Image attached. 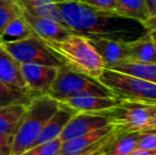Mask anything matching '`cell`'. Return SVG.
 <instances>
[{
  "mask_svg": "<svg viewBox=\"0 0 156 155\" xmlns=\"http://www.w3.org/2000/svg\"><path fill=\"white\" fill-rule=\"evenodd\" d=\"M61 147H62V140L58 137L53 140L34 146L20 155H58Z\"/></svg>",
  "mask_w": 156,
  "mask_h": 155,
  "instance_id": "d4e9b609",
  "label": "cell"
},
{
  "mask_svg": "<svg viewBox=\"0 0 156 155\" xmlns=\"http://www.w3.org/2000/svg\"><path fill=\"white\" fill-rule=\"evenodd\" d=\"M23 12L33 16L53 19L63 25L64 20L56 2L53 0H16Z\"/></svg>",
  "mask_w": 156,
  "mask_h": 155,
  "instance_id": "ac0fdd59",
  "label": "cell"
},
{
  "mask_svg": "<svg viewBox=\"0 0 156 155\" xmlns=\"http://www.w3.org/2000/svg\"><path fill=\"white\" fill-rule=\"evenodd\" d=\"M47 95L58 102L84 95L113 96L98 80L74 71L65 64L58 68L56 77Z\"/></svg>",
  "mask_w": 156,
  "mask_h": 155,
  "instance_id": "5b68a950",
  "label": "cell"
},
{
  "mask_svg": "<svg viewBox=\"0 0 156 155\" xmlns=\"http://www.w3.org/2000/svg\"><path fill=\"white\" fill-rule=\"evenodd\" d=\"M150 33L151 37H152V41L154 43V46H155V49H156V30H152V31H149Z\"/></svg>",
  "mask_w": 156,
  "mask_h": 155,
  "instance_id": "836d02e7",
  "label": "cell"
},
{
  "mask_svg": "<svg viewBox=\"0 0 156 155\" xmlns=\"http://www.w3.org/2000/svg\"><path fill=\"white\" fill-rule=\"evenodd\" d=\"M56 4L66 27L86 37L129 41L148 32L140 21L121 16L116 11L94 8L79 0Z\"/></svg>",
  "mask_w": 156,
  "mask_h": 155,
  "instance_id": "6da1fadb",
  "label": "cell"
},
{
  "mask_svg": "<svg viewBox=\"0 0 156 155\" xmlns=\"http://www.w3.org/2000/svg\"><path fill=\"white\" fill-rule=\"evenodd\" d=\"M98 81L120 100L156 104V83L105 68Z\"/></svg>",
  "mask_w": 156,
  "mask_h": 155,
  "instance_id": "277c9868",
  "label": "cell"
},
{
  "mask_svg": "<svg viewBox=\"0 0 156 155\" xmlns=\"http://www.w3.org/2000/svg\"><path fill=\"white\" fill-rule=\"evenodd\" d=\"M112 131H113V128L109 124L105 128L89 132L82 136H78L67 141H63L58 155H79L83 153L89 148L97 145L104 137H106Z\"/></svg>",
  "mask_w": 156,
  "mask_h": 155,
  "instance_id": "5bb4252c",
  "label": "cell"
},
{
  "mask_svg": "<svg viewBox=\"0 0 156 155\" xmlns=\"http://www.w3.org/2000/svg\"><path fill=\"white\" fill-rule=\"evenodd\" d=\"M115 11L126 18L144 23L149 18L146 0H117Z\"/></svg>",
  "mask_w": 156,
  "mask_h": 155,
  "instance_id": "ffe728a7",
  "label": "cell"
},
{
  "mask_svg": "<svg viewBox=\"0 0 156 155\" xmlns=\"http://www.w3.org/2000/svg\"><path fill=\"white\" fill-rule=\"evenodd\" d=\"M58 68L39 64H20L23 80L29 91L34 95H47L56 77Z\"/></svg>",
  "mask_w": 156,
  "mask_h": 155,
  "instance_id": "9c48e42d",
  "label": "cell"
},
{
  "mask_svg": "<svg viewBox=\"0 0 156 155\" xmlns=\"http://www.w3.org/2000/svg\"><path fill=\"white\" fill-rule=\"evenodd\" d=\"M118 135L119 134L117 131L113 129V131L106 137H104L102 140L99 141L97 145H94V147L89 148L88 150L79 155H109V148H111L112 143H114V140L117 138Z\"/></svg>",
  "mask_w": 156,
  "mask_h": 155,
  "instance_id": "484cf974",
  "label": "cell"
},
{
  "mask_svg": "<svg viewBox=\"0 0 156 155\" xmlns=\"http://www.w3.org/2000/svg\"><path fill=\"white\" fill-rule=\"evenodd\" d=\"M137 148L138 149L153 150V151H156V132L155 131H148V132L138 133Z\"/></svg>",
  "mask_w": 156,
  "mask_h": 155,
  "instance_id": "4316f807",
  "label": "cell"
},
{
  "mask_svg": "<svg viewBox=\"0 0 156 155\" xmlns=\"http://www.w3.org/2000/svg\"><path fill=\"white\" fill-rule=\"evenodd\" d=\"M34 96L36 95L30 91L23 90L20 88L0 82V108L15 104L28 105Z\"/></svg>",
  "mask_w": 156,
  "mask_h": 155,
  "instance_id": "44dd1931",
  "label": "cell"
},
{
  "mask_svg": "<svg viewBox=\"0 0 156 155\" xmlns=\"http://www.w3.org/2000/svg\"><path fill=\"white\" fill-rule=\"evenodd\" d=\"M32 35H34L32 29L26 21L25 17L20 16L11 21L8 27L4 29L0 37V43H12V41H21Z\"/></svg>",
  "mask_w": 156,
  "mask_h": 155,
  "instance_id": "7402d4cb",
  "label": "cell"
},
{
  "mask_svg": "<svg viewBox=\"0 0 156 155\" xmlns=\"http://www.w3.org/2000/svg\"><path fill=\"white\" fill-rule=\"evenodd\" d=\"M0 82L29 91L21 73L20 64L16 62L1 45H0Z\"/></svg>",
  "mask_w": 156,
  "mask_h": 155,
  "instance_id": "9a60e30c",
  "label": "cell"
},
{
  "mask_svg": "<svg viewBox=\"0 0 156 155\" xmlns=\"http://www.w3.org/2000/svg\"><path fill=\"white\" fill-rule=\"evenodd\" d=\"M142 25H144V27L146 28L147 31L156 30V16L148 18L144 23H142Z\"/></svg>",
  "mask_w": 156,
  "mask_h": 155,
  "instance_id": "1f68e13d",
  "label": "cell"
},
{
  "mask_svg": "<svg viewBox=\"0 0 156 155\" xmlns=\"http://www.w3.org/2000/svg\"><path fill=\"white\" fill-rule=\"evenodd\" d=\"M54 2H56V3H58V2H66V1H74V0H53Z\"/></svg>",
  "mask_w": 156,
  "mask_h": 155,
  "instance_id": "e575fe53",
  "label": "cell"
},
{
  "mask_svg": "<svg viewBox=\"0 0 156 155\" xmlns=\"http://www.w3.org/2000/svg\"><path fill=\"white\" fill-rule=\"evenodd\" d=\"M76 112L82 113H112L120 103V99L114 96L84 95L72 97L62 101Z\"/></svg>",
  "mask_w": 156,
  "mask_h": 155,
  "instance_id": "30bf717a",
  "label": "cell"
},
{
  "mask_svg": "<svg viewBox=\"0 0 156 155\" xmlns=\"http://www.w3.org/2000/svg\"><path fill=\"white\" fill-rule=\"evenodd\" d=\"M138 133L118 135L109 148V155H131L137 148Z\"/></svg>",
  "mask_w": 156,
  "mask_h": 155,
  "instance_id": "cb8c5ba5",
  "label": "cell"
},
{
  "mask_svg": "<svg viewBox=\"0 0 156 155\" xmlns=\"http://www.w3.org/2000/svg\"><path fill=\"white\" fill-rule=\"evenodd\" d=\"M109 69L156 83V63H140L126 60L117 63L109 67Z\"/></svg>",
  "mask_w": 156,
  "mask_h": 155,
  "instance_id": "d6986e66",
  "label": "cell"
},
{
  "mask_svg": "<svg viewBox=\"0 0 156 155\" xmlns=\"http://www.w3.org/2000/svg\"><path fill=\"white\" fill-rule=\"evenodd\" d=\"M85 4L94 6V8L102 9V10H109L115 11L116 9V1L117 0H79Z\"/></svg>",
  "mask_w": 156,
  "mask_h": 155,
  "instance_id": "83f0119b",
  "label": "cell"
},
{
  "mask_svg": "<svg viewBox=\"0 0 156 155\" xmlns=\"http://www.w3.org/2000/svg\"><path fill=\"white\" fill-rule=\"evenodd\" d=\"M74 71L98 80L105 69L101 56L86 36L72 33L62 41H43Z\"/></svg>",
  "mask_w": 156,
  "mask_h": 155,
  "instance_id": "7a4b0ae2",
  "label": "cell"
},
{
  "mask_svg": "<svg viewBox=\"0 0 156 155\" xmlns=\"http://www.w3.org/2000/svg\"><path fill=\"white\" fill-rule=\"evenodd\" d=\"M23 16L32 29L33 33L43 41H62L73 33L65 25L53 19L33 16L26 12H23Z\"/></svg>",
  "mask_w": 156,
  "mask_h": 155,
  "instance_id": "8fae6325",
  "label": "cell"
},
{
  "mask_svg": "<svg viewBox=\"0 0 156 155\" xmlns=\"http://www.w3.org/2000/svg\"><path fill=\"white\" fill-rule=\"evenodd\" d=\"M27 106L15 104L0 108V135L13 143V138L26 114Z\"/></svg>",
  "mask_w": 156,
  "mask_h": 155,
  "instance_id": "e0dca14e",
  "label": "cell"
},
{
  "mask_svg": "<svg viewBox=\"0 0 156 155\" xmlns=\"http://www.w3.org/2000/svg\"><path fill=\"white\" fill-rule=\"evenodd\" d=\"M109 123L118 134L148 132L151 123V111L148 103L120 100L109 114Z\"/></svg>",
  "mask_w": 156,
  "mask_h": 155,
  "instance_id": "8992f818",
  "label": "cell"
},
{
  "mask_svg": "<svg viewBox=\"0 0 156 155\" xmlns=\"http://www.w3.org/2000/svg\"><path fill=\"white\" fill-rule=\"evenodd\" d=\"M126 48L129 52V61L156 63V49L149 31L139 37L126 41Z\"/></svg>",
  "mask_w": 156,
  "mask_h": 155,
  "instance_id": "2e32d148",
  "label": "cell"
},
{
  "mask_svg": "<svg viewBox=\"0 0 156 155\" xmlns=\"http://www.w3.org/2000/svg\"><path fill=\"white\" fill-rule=\"evenodd\" d=\"M109 114L76 112L64 128L60 139L63 143L109 125Z\"/></svg>",
  "mask_w": 156,
  "mask_h": 155,
  "instance_id": "ba28073f",
  "label": "cell"
},
{
  "mask_svg": "<svg viewBox=\"0 0 156 155\" xmlns=\"http://www.w3.org/2000/svg\"><path fill=\"white\" fill-rule=\"evenodd\" d=\"M23 14V9L16 0H0V37L9 23Z\"/></svg>",
  "mask_w": 156,
  "mask_h": 155,
  "instance_id": "603a6c76",
  "label": "cell"
},
{
  "mask_svg": "<svg viewBox=\"0 0 156 155\" xmlns=\"http://www.w3.org/2000/svg\"><path fill=\"white\" fill-rule=\"evenodd\" d=\"M146 5L149 13V16L150 17L156 16V0H146Z\"/></svg>",
  "mask_w": 156,
  "mask_h": 155,
  "instance_id": "4dcf8cb0",
  "label": "cell"
},
{
  "mask_svg": "<svg viewBox=\"0 0 156 155\" xmlns=\"http://www.w3.org/2000/svg\"><path fill=\"white\" fill-rule=\"evenodd\" d=\"M0 155H12V141L0 135Z\"/></svg>",
  "mask_w": 156,
  "mask_h": 155,
  "instance_id": "f1b7e54d",
  "label": "cell"
},
{
  "mask_svg": "<svg viewBox=\"0 0 156 155\" xmlns=\"http://www.w3.org/2000/svg\"><path fill=\"white\" fill-rule=\"evenodd\" d=\"M76 113V112L73 108L66 105L65 103L60 102L58 110L54 112V114L52 115L51 118L46 123L45 128L41 131L38 139L36 140L35 146L58 138L61 133L63 132L64 128L66 126V124L68 123L70 118L73 116Z\"/></svg>",
  "mask_w": 156,
  "mask_h": 155,
  "instance_id": "4fadbf2b",
  "label": "cell"
},
{
  "mask_svg": "<svg viewBox=\"0 0 156 155\" xmlns=\"http://www.w3.org/2000/svg\"><path fill=\"white\" fill-rule=\"evenodd\" d=\"M149 107L151 111V123L149 131H155L156 132V104H149Z\"/></svg>",
  "mask_w": 156,
  "mask_h": 155,
  "instance_id": "f546056e",
  "label": "cell"
},
{
  "mask_svg": "<svg viewBox=\"0 0 156 155\" xmlns=\"http://www.w3.org/2000/svg\"><path fill=\"white\" fill-rule=\"evenodd\" d=\"M93 44L94 49L101 56L105 68L114 66L115 64L129 60V52L126 41L103 37H87Z\"/></svg>",
  "mask_w": 156,
  "mask_h": 155,
  "instance_id": "7c38bea8",
  "label": "cell"
},
{
  "mask_svg": "<svg viewBox=\"0 0 156 155\" xmlns=\"http://www.w3.org/2000/svg\"><path fill=\"white\" fill-rule=\"evenodd\" d=\"M0 45L19 64H39L54 67H60L64 64L62 60L45 45L43 39L35 34L21 41L0 43Z\"/></svg>",
  "mask_w": 156,
  "mask_h": 155,
  "instance_id": "52a82bcc",
  "label": "cell"
},
{
  "mask_svg": "<svg viewBox=\"0 0 156 155\" xmlns=\"http://www.w3.org/2000/svg\"><path fill=\"white\" fill-rule=\"evenodd\" d=\"M131 155H156V151L153 150H144V149H138L136 148Z\"/></svg>",
  "mask_w": 156,
  "mask_h": 155,
  "instance_id": "d6a6232c",
  "label": "cell"
},
{
  "mask_svg": "<svg viewBox=\"0 0 156 155\" xmlns=\"http://www.w3.org/2000/svg\"><path fill=\"white\" fill-rule=\"evenodd\" d=\"M60 102L49 95H36L28 104L23 119L13 138L12 155H20L35 146L43 129Z\"/></svg>",
  "mask_w": 156,
  "mask_h": 155,
  "instance_id": "3957f363",
  "label": "cell"
}]
</instances>
